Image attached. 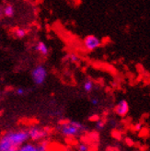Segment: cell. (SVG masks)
<instances>
[{"label":"cell","mask_w":150,"mask_h":151,"mask_svg":"<svg viewBox=\"0 0 150 151\" xmlns=\"http://www.w3.org/2000/svg\"><path fill=\"white\" fill-rule=\"evenodd\" d=\"M29 138L27 130L9 131L0 138V151H5L10 148H18Z\"/></svg>","instance_id":"obj_1"},{"label":"cell","mask_w":150,"mask_h":151,"mask_svg":"<svg viewBox=\"0 0 150 151\" xmlns=\"http://www.w3.org/2000/svg\"><path fill=\"white\" fill-rule=\"evenodd\" d=\"M47 76H48V72L46 67L42 65H38L34 66L31 72L32 79L36 86L43 85L44 82L46 81Z\"/></svg>","instance_id":"obj_2"},{"label":"cell","mask_w":150,"mask_h":151,"mask_svg":"<svg viewBox=\"0 0 150 151\" xmlns=\"http://www.w3.org/2000/svg\"><path fill=\"white\" fill-rule=\"evenodd\" d=\"M83 128V124H81L80 123L70 121V122H66L61 125V133L66 137H72L78 135Z\"/></svg>","instance_id":"obj_3"},{"label":"cell","mask_w":150,"mask_h":151,"mask_svg":"<svg viewBox=\"0 0 150 151\" xmlns=\"http://www.w3.org/2000/svg\"><path fill=\"white\" fill-rule=\"evenodd\" d=\"M101 40L95 35H88L84 39V47L87 51L92 52L101 46Z\"/></svg>","instance_id":"obj_4"},{"label":"cell","mask_w":150,"mask_h":151,"mask_svg":"<svg viewBox=\"0 0 150 151\" xmlns=\"http://www.w3.org/2000/svg\"><path fill=\"white\" fill-rule=\"evenodd\" d=\"M114 110H115V112H116L117 115L123 117L129 111V104L125 100H121V101H119V102L116 104Z\"/></svg>","instance_id":"obj_5"},{"label":"cell","mask_w":150,"mask_h":151,"mask_svg":"<svg viewBox=\"0 0 150 151\" xmlns=\"http://www.w3.org/2000/svg\"><path fill=\"white\" fill-rule=\"evenodd\" d=\"M28 132H29V138H32L34 141L40 140V139H42V137H44L47 134L46 131H44L43 129H41V128L36 127V126L32 127Z\"/></svg>","instance_id":"obj_6"},{"label":"cell","mask_w":150,"mask_h":151,"mask_svg":"<svg viewBox=\"0 0 150 151\" xmlns=\"http://www.w3.org/2000/svg\"><path fill=\"white\" fill-rule=\"evenodd\" d=\"M34 48L42 56H47L50 52V49L48 47V45L42 41H39L38 42H37Z\"/></svg>","instance_id":"obj_7"},{"label":"cell","mask_w":150,"mask_h":151,"mask_svg":"<svg viewBox=\"0 0 150 151\" xmlns=\"http://www.w3.org/2000/svg\"><path fill=\"white\" fill-rule=\"evenodd\" d=\"M3 14L6 18H13L15 15V7L13 5L9 4L3 7Z\"/></svg>","instance_id":"obj_8"},{"label":"cell","mask_w":150,"mask_h":151,"mask_svg":"<svg viewBox=\"0 0 150 151\" xmlns=\"http://www.w3.org/2000/svg\"><path fill=\"white\" fill-rule=\"evenodd\" d=\"M13 34H14V36L16 37V38H18V39H22V38H24V37H26L27 36V34H28V31L26 29H24V28H16L13 31Z\"/></svg>","instance_id":"obj_9"},{"label":"cell","mask_w":150,"mask_h":151,"mask_svg":"<svg viewBox=\"0 0 150 151\" xmlns=\"http://www.w3.org/2000/svg\"><path fill=\"white\" fill-rule=\"evenodd\" d=\"M94 88V82L90 78H87L83 83V89L87 93H90Z\"/></svg>","instance_id":"obj_10"},{"label":"cell","mask_w":150,"mask_h":151,"mask_svg":"<svg viewBox=\"0 0 150 151\" xmlns=\"http://www.w3.org/2000/svg\"><path fill=\"white\" fill-rule=\"evenodd\" d=\"M16 151H37V148H36V146L32 144H29V143L24 144L23 143V144L16 149Z\"/></svg>","instance_id":"obj_11"},{"label":"cell","mask_w":150,"mask_h":151,"mask_svg":"<svg viewBox=\"0 0 150 151\" xmlns=\"http://www.w3.org/2000/svg\"><path fill=\"white\" fill-rule=\"evenodd\" d=\"M67 60H68V62H70L72 64H77V63L79 62L80 58L76 54H70V55H67Z\"/></svg>","instance_id":"obj_12"},{"label":"cell","mask_w":150,"mask_h":151,"mask_svg":"<svg viewBox=\"0 0 150 151\" xmlns=\"http://www.w3.org/2000/svg\"><path fill=\"white\" fill-rule=\"evenodd\" d=\"M37 151H47L48 148V143L47 142H42L40 145H38L36 147Z\"/></svg>","instance_id":"obj_13"},{"label":"cell","mask_w":150,"mask_h":151,"mask_svg":"<svg viewBox=\"0 0 150 151\" xmlns=\"http://www.w3.org/2000/svg\"><path fill=\"white\" fill-rule=\"evenodd\" d=\"M96 128L98 130H101V129H103L104 128V126H105V123H104V121H102V120H100V119H98L96 121Z\"/></svg>","instance_id":"obj_14"},{"label":"cell","mask_w":150,"mask_h":151,"mask_svg":"<svg viewBox=\"0 0 150 151\" xmlns=\"http://www.w3.org/2000/svg\"><path fill=\"white\" fill-rule=\"evenodd\" d=\"M89 147L87 144H80L78 146V151H88Z\"/></svg>","instance_id":"obj_15"},{"label":"cell","mask_w":150,"mask_h":151,"mask_svg":"<svg viewBox=\"0 0 150 151\" xmlns=\"http://www.w3.org/2000/svg\"><path fill=\"white\" fill-rule=\"evenodd\" d=\"M133 129H134V131H136V132H140V131H142V129H143V125H142L141 123H137V124H134Z\"/></svg>","instance_id":"obj_16"},{"label":"cell","mask_w":150,"mask_h":151,"mask_svg":"<svg viewBox=\"0 0 150 151\" xmlns=\"http://www.w3.org/2000/svg\"><path fill=\"white\" fill-rule=\"evenodd\" d=\"M16 94L19 95V96H22L25 94V89L23 88H18L16 89Z\"/></svg>","instance_id":"obj_17"},{"label":"cell","mask_w":150,"mask_h":151,"mask_svg":"<svg viewBox=\"0 0 150 151\" xmlns=\"http://www.w3.org/2000/svg\"><path fill=\"white\" fill-rule=\"evenodd\" d=\"M90 102H91L92 105H98L99 102H100V101H99L98 98L93 97V98H91V99H90Z\"/></svg>","instance_id":"obj_18"},{"label":"cell","mask_w":150,"mask_h":151,"mask_svg":"<svg viewBox=\"0 0 150 151\" xmlns=\"http://www.w3.org/2000/svg\"><path fill=\"white\" fill-rule=\"evenodd\" d=\"M98 119H100V117H99L98 115H95V116H93V117H91V118H90V120H91V121H95V122H96V121L98 120Z\"/></svg>","instance_id":"obj_19"}]
</instances>
